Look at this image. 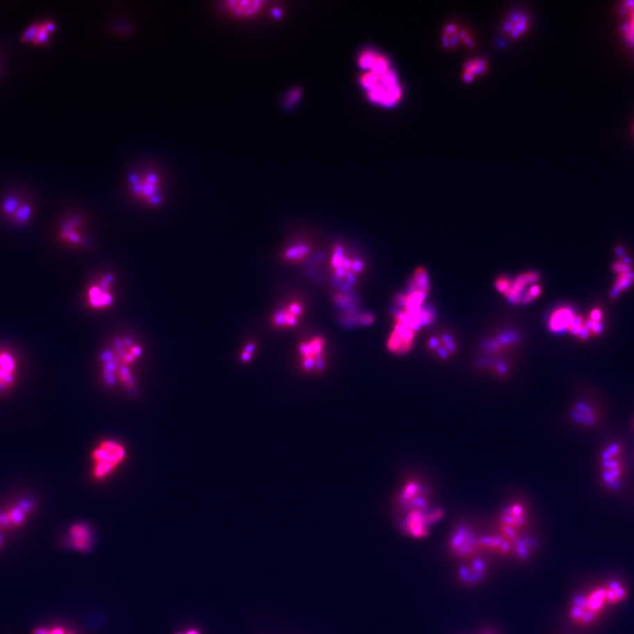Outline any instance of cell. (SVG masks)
I'll return each instance as SVG.
<instances>
[{"label":"cell","mask_w":634,"mask_h":634,"mask_svg":"<svg viewBox=\"0 0 634 634\" xmlns=\"http://www.w3.org/2000/svg\"><path fill=\"white\" fill-rule=\"evenodd\" d=\"M628 599V590L620 581H610L594 587L572 600L568 617L578 626H592L609 608L620 606Z\"/></svg>","instance_id":"obj_1"},{"label":"cell","mask_w":634,"mask_h":634,"mask_svg":"<svg viewBox=\"0 0 634 634\" xmlns=\"http://www.w3.org/2000/svg\"><path fill=\"white\" fill-rule=\"evenodd\" d=\"M360 84L371 103L385 108L399 104L403 90L399 74L387 56L378 52L361 72Z\"/></svg>","instance_id":"obj_2"},{"label":"cell","mask_w":634,"mask_h":634,"mask_svg":"<svg viewBox=\"0 0 634 634\" xmlns=\"http://www.w3.org/2000/svg\"><path fill=\"white\" fill-rule=\"evenodd\" d=\"M528 522L530 514L527 506L521 501H512L499 512L498 533L513 547L515 542L524 537Z\"/></svg>","instance_id":"obj_3"},{"label":"cell","mask_w":634,"mask_h":634,"mask_svg":"<svg viewBox=\"0 0 634 634\" xmlns=\"http://www.w3.org/2000/svg\"><path fill=\"white\" fill-rule=\"evenodd\" d=\"M126 458V450L119 442L105 440L92 452V475L101 481L112 474Z\"/></svg>","instance_id":"obj_4"},{"label":"cell","mask_w":634,"mask_h":634,"mask_svg":"<svg viewBox=\"0 0 634 634\" xmlns=\"http://www.w3.org/2000/svg\"><path fill=\"white\" fill-rule=\"evenodd\" d=\"M622 448L617 442L608 444L600 454L601 481L612 491L622 487L623 462Z\"/></svg>","instance_id":"obj_5"},{"label":"cell","mask_w":634,"mask_h":634,"mask_svg":"<svg viewBox=\"0 0 634 634\" xmlns=\"http://www.w3.org/2000/svg\"><path fill=\"white\" fill-rule=\"evenodd\" d=\"M407 512L403 528L407 534L415 538L428 537L430 528L444 517V510L441 508L413 509Z\"/></svg>","instance_id":"obj_6"},{"label":"cell","mask_w":634,"mask_h":634,"mask_svg":"<svg viewBox=\"0 0 634 634\" xmlns=\"http://www.w3.org/2000/svg\"><path fill=\"white\" fill-rule=\"evenodd\" d=\"M130 188L136 198L150 206H156L162 202V183L156 173L134 174L131 176Z\"/></svg>","instance_id":"obj_7"},{"label":"cell","mask_w":634,"mask_h":634,"mask_svg":"<svg viewBox=\"0 0 634 634\" xmlns=\"http://www.w3.org/2000/svg\"><path fill=\"white\" fill-rule=\"evenodd\" d=\"M449 551L454 556L467 560L477 556L479 535L467 525H459L453 530L448 542Z\"/></svg>","instance_id":"obj_8"},{"label":"cell","mask_w":634,"mask_h":634,"mask_svg":"<svg viewBox=\"0 0 634 634\" xmlns=\"http://www.w3.org/2000/svg\"><path fill=\"white\" fill-rule=\"evenodd\" d=\"M325 340L317 336L299 344L298 351L302 369L307 372H315L324 367Z\"/></svg>","instance_id":"obj_9"},{"label":"cell","mask_w":634,"mask_h":634,"mask_svg":"<svg viewBox=\"0 0 634 634\" xmlns=\"http://www.w3.org/2000/svg\"><path fill=\"white\" fill-rule=\"evenodd\" d=\"M19 360L15 351L0 347V397L8 395L18 381Z\"/></svg>","instance_id":"obj_10"},{"label":"cell","mask_w":634,"mask_h":634,"mask_svg":"<svg viewBox=\"0 0 634 634\" xmlns=\"http://www.w3.org/2000/svg\"><path fill=\"white\" fill-rule=\"evenodd\" d=\"M431 497L422 482L410 479L403 485L399 495V503L407 511L431 508Z\"/></svg>","instance_id":"obj_11"},{"label":"cell","mask_w":634,"mask_h":634,"mask_svg":"<svg viewBox=\"0 0 634 634\" xmlns=\"http://www.w3.org/2000/svg\"><path fill=\"white\" fill-rule=\"evenodd\" d=\"M417 333L405 325L394 322V328L387 341L390 353L403 356L412 349Z\"/></svg>","instance_id":"obj_12"},{"label":"cell","mask_w":634,"mask_h":634,"mask_svg":"<svg viewBox=\"0 0 634 634\" xmlns=\"http://www.w3.org/2000/svg\"><path fill=\"white\" fill-rule=\"evenodd\" d=\"M540 274L535 271L522 272L515 278H510V283L504 297L512 304H522L524 295L532 285L538 283Z\"/></svg>","instance_id":"obj_13"},{"label":"cell","mask_w":634,"mask_h":634,"mask_svg":"<svg viewBox=\"0 0 634 634\" xmlns=\"http://www.w3.org/2000/svg\"><path fill=\"white\" fill-rule=\"evenodd\" d=\"M426 348L437 360L446 361L458 353V344L451 334L441 333L428 338Z\"/></svg>","instance_id":"obj_14"},{"label":"cell","mask_w":634,"mask_h":634,"mask_svg":"<svg viewBox=\"0 0 634 634\" xmlns=\"http://www.w3.org/2000/svg\"><path fill=\"white\" fill-rule=\"evenodd\" d=\"M113 283L112 275H106L97 284L92 285L88 291V304L94 310H104L113 303L114 299L110 292Z\"/></svg>","instance_id":"obj_15"},{"label":"cell","mask_w":634,"mask_h":634,"mask_svg":"<svg viewBox=\"0 0 634 634\" xmlns=\"http://www.w3.org/2000/svg\"><path fill=\"white\" fill-rule=\"evenodd\" d=\"M303 314V304L299 301H292L276 312L272 317V323L279 328H294L297 326Z\"/></svg>","instance_id":"obj_16"},{"label":"cell","mask_w":634,"mask_h":634,"mask_svg":"<svg viewBox=\"0 0 634 634\" xmlns=\"http://www.w3.org/2000/svg\"><path fill=\"white\" fill-rule=\"evenodd\" d=\"M488 567L485 561L477 556L465 560L458 568V578L466 585H476L484 579Z\"/></svg>","instance_id":"obj_17"},{"label":"cell","mask_w":634,"mask_h":634,"mask_svg":"<svg viewBox=\"0 0 634 634\" xmlns=\"http://www.w3.org/2000/svg\"><path fill=\"white\" fill-rule=\"evenodd\" d=\"M570 418L572 422L583 428H593L599 420L596 408L586 401H578L572 406Z\"/></svg>","instance_id":"obj_18"},{"label":"cell","mask_w":634,"mask_h":634,"mask_svg":"<svg viewBox=\"0 0 634 634\" xmlns=\"http://www.w3.org/2000/svg\"><path fill=\"white\" fill-rule=\"evenodd\" d=\"M442 42L445 49H454L460 44L473 47L474 42L472 35L456 24L447 25L442 35Z\"/></svg>","instance_id":"obj_19"},{"label":"cell","mask_w":634,"mask_h":634,"mask_svg":"<svg viewBox=\"0 0 634 634\" xmlns=\"http://www.w3.org/2000/svg\"><path fill=\"white\" fill-rule=\"evenodd\" d=\"M576 314L573 308L563 306L551 312L548 319V328L551 333L560 334L567 331Z\"/></svg>","instance_id":"obj_20"},{"label":"cell","mask_w":634,"mask_h":634,"mask_svg":"<svg viewBox=\"0 0 634 634\" xmlns=\"http://www.w3.org/2000/svg\"><path fill=\"white\" fill-rule=\"evenodd\" d=\"M67 544L74 550L87 551L92 544V533L90 528L84 524L72 525L67 535Z\"/></svg>","instance_id":"obj_21"},{"label":"cell","mask_w":634,"mask_h":634,"mask_svg":"<svg viewBox=\"0 0 634 634\" xmlns=\"http://www.w3.org/2000/svg\"><path fill=\"white\" fill-rule=\"evenodd\" d=\"M265 2L253 0H233L225 3L226 8L238 17H252L264 8Z\"/></svg>","instance_id":"obj_22"},{"label":"cell","mask_w":634,"mask_h":634,"mask_svg":"<svg viewBox=\"0 0 634 634\" xmlns=\"http://www.w3.org/2000/svg\"><path fill=\"white\" fill-rule=\"evenodd\" d=\"M479 547H481V550L492 551V553L503 555V556L512 554L510 543L498 532L496 534L479 537Z\"/></svg>","instance_id":"obj_23"},{"label":"cell","mask_w":634,"mask_h":634,"mask_svg":"<svg viewBox=\"0 0 634 634\" xmlns=\"http://www.w3.org/2000/svg\"><path fill=\"white\" fill-rule=\"evenodd\" d=\"M518 344V338L515 336H511V335H501L498 337H496L495 340L491 341L487 344V346L485 347V353L489 354V356L497 357L502 356L505 353H509V351L514 349L517 347Z\"/></svg>","instance_id":"obj_24"},{"label":"cell","mask_w":634,"mask_h":634,"mask_svg":"<svg viewBox=\"0 0 634 634\" xmlns=\"http://www.w3.org/2000/svg\"><path fill=\"white\" fill-rule=\"evenodd\" d=\"M528 18L522 12H514L504 23L503 31L510 38L520 37L528 31Z\"/></svg>","instance_id":"obj_25"},{"label":"cell","mask_w":634,"mask_h":634,"mask_svg":"<svg viewBox=\"0 0 634 634\" xmlns=\"http://www.w3.org/2000/svg\"><path fill=\"white\" fill-rule=\"evenodd\" d=\"M621 9L626 15V22L622 24V35L626 42L634 48V1L622 3Z\"/></svg>","instance_id":"obj_26"},{"label":"cell","mask_w":634,"mask_h":634,"mask_svg":"<svg viewBox=\"0 0 634 634\" xmlns=\"http://www.w3.org/2000/svg\"><path fill=\"white\" fill-rule=\"evenodd\" d=\"M487 70V62L483 58L472 59L465 65L462 72V78L466 83H469L476 78L481 76Z\"/></svg>","instance_id":"obj_27"},{"label":"cell","mask_w":634,"mask_h":634,"mask_svg":"<svg viewBox=\"0 0 634 634\" xmlns=\"http://www.w3.org/2000/svg\"><path fill=\"white\" fill-rule=\"evenodd\" d=\"M311 248L307 243H297L285 249L283 252L284 260L290 262L304 261L310 255Z\"/></svg>","instance_id":"obj_28"},{"label":"cell","mask_w":634,"mask_h":634,"mask_svg":"<svg viewBox=\"0 0 634 634\" xmlns=\"http://www.w3.org/2000/svg\"><path fill=\"white\" fill-rule=\"evenodd\" d=\"M78 226H80V222L77 219H72L65 223L59 236L63 241L71 243V244H80L82 237L78 231Z\"/></svg>","instance_id":"obj_29"},{"label":"cell","mask_w":634,"mask_h":634,"mask_svg":"<svg viewBox=\"0 0 634 634\" xmlns=\"http://www.w3.org/2000/svg\"><path fill=\"white\" fill-rule=\"evenodd\" d=\"M33 212H34V207L32 203L28 201H23L17 211L12 216L11 219L16 225H27L31 222Z\"/></svg>","instance_id":"obj_30"},{"label":"cell","mask_w":634,"mask_h":634,"mask_svg":"<svg viewBox=\"0 0 634 634\" xmlns=\"http://www.w3.org/2000/svg\"><path fill=\"white\" fill-rule=\"evenodd\" d=\"M486 369L499 379H505L510 374L512 366L508 361L498 359L492 360L490 363L486 365Z\"/></svg>","instance_id":"obj_31"},{"label":"cell","mask_w":634,"mask_h":634,"mask_svg":"<svg viewBox=\"0 0 634 634\" xmlns=\"http://www.w3.org/2000/svg\"><path fill=\"white\" fill-rule=\"evenodd\" d=\"M22 202L23 200L19 199L18 196H8L3 200L1 206H0V211H1L3 215L9 217V218L11 219L12 216L14 215L15 212L19 209V207L21 206Z\"/></svg>","instance_id":"obj_32"},{"label":"cell","mask_w":634,"mask_h":634,"mask_svg":"<svg viewBox=\"0 0 634 634\" xmlns=\"http://www.w3.org/2000/svg\"><path fill=\"white\" fill-rule=\"evenodd\" d=\"M619 278L617 279L615 287H614V295L619 294L621 291L629 287L634 281V274L632 272H622L619 274Z\"/></svg>","instance_id":"obj_33"},{"label":"cell","mask_w":634,"mask_h":634,"mask_svg":"<svg viewBox=\"0 0 634 634\" xmlns=\"http://www.w3.org/2000/svg\"><path fill=\"white\" fill-rule=\"evenodd\" d=\"M542 292H543V287H542L540 282L532 285L531 287L528 289L526 294L524 295L522 304L526 305L531 303V302L535 301L537 298L541 297Z\"/></svg>","instance_id":"obj_34"},{"label":"cell","mask_w":634,"mask_h":634,"mask_svg":"<svg viewBox=\"0 0 634 634\" xmlns=\"http://www.w3.org/2000/svg\"><path fill=\"white\" fill-rule=\"evenodd\" d=\"M32 634H75L74 633L67 632L64 627H37L34 631H33Z\"/></svg>","instance_id":"obj_35"},{"label":"cell","mask_w":634,"mask_h":634,"mask_svg":"<svg viewBox=\"0 0 634 634\" xmlns=\"http://www.w3.org/2000/svg\"><path fill=\"white\" fill-rule=\"evenodd\" d=\"M39 25H40V23H34V24L29 26V27L22 33L21 41L22 42H32L35 35L37 34Z\"/></svg>","instance_id":"obj_36"},{"label":"cell","mask_w":634,"mask_h":634,"mask_svg":"<svg viewBox=\"0 0 634 634\" xmlns=\"http://www.w3.org/2000/svg\"><path fill=\"white\" fill-rule=\"evenodd\" d=\"M50 42V34L42 28L41 23L39 25V31L32 40L33 44H45Z\"/></svg>","instance_id":"obj_37"},{"label":"cell","mask_w":634,"mask_h":634,"mask_svg":"<svg viewBox=\"0 0 634 634\" xmlns=\"http://www.w3.org/2000/svg\"><path fill=\"white\" fill-rule=\"evenodd\" d=\"M301 95V92L300 90H298V88H294V90L289 92L285 100V106H294V105L297 103L299 100H300Z\"/></svg>","instance_id":"obj_38"},{"label":"cell","mask_w":634,"mask_h":634,"mask_svg":"<svg viewBox=\"0 0 634 634\" xmlns=\"http://www.w3.org/2000/svg\"><path fill=\"white\" fill-rule=\"evenodd\" d=\"M255 349V343H249L246 344V347L241 354V360L244 361V362H248V361L251 360L252 353H254Z\"/></svg>","instance_id":"obj_39"},{"label":"cell","mask_w":634,"mask_h":634,"mask_svg":"<svg viewBox=\"0 0 634 634\" xmlns=\"http://www.w3.org/2000/svg\"><path fill=\"white\" fill-rule=\"evenodd\" d=\"M603 317V311L599 308H594L590 312L589 320L594 322V323H602Z\"/></svg>","instance_id":"obj_40"},{"label":"cell","mask_w":634,"mask_h":634,"mask_svg":"<svg viewBox=\"0 0 634 634\" xmlns=\"http://www.w3.org/2000/svg\"><path fill=\"white\" fill-rule=\"evenodd\" d=\"M41 25L42 28H44L46 32H48L49 34H51V33L53 32L56 29V24L52 21H46L41 23Z\"/></svg>","instance_id":"obj_41"}]
</instances>
